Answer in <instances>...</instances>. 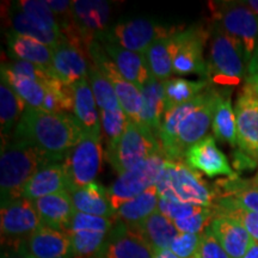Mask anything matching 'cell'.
I'll return each instance as SVG.
<instances>
[{
    "mask_svg": "<svg viewBox=\"0 0 258 258\" xmlns=\"http://www.w3.org/2000/svg\"><path fill=\"white\" fill-rule=\"evenodd\" d=\"M74 115L46 112L27 106L15 129L14 139L24 141L62 163L67 153L84 138Z\"/></svg>",
    "mask_w": 258,
    "mask_h": 258,
    "instance_id": "obj_1",
    "label": "cell"
},
{
    "mask_svg": "<svg viewBox=\"0 0 258 258\" xmlns=\"http://www.w3.org/2000/svg\"><path fill=\"white\" fill-rule=\"evenodd\" d=\"M51 163L59 161L24 141L14 139L3 145L0 156L2 205L23 198L24 188L31 177Z\"/></svg>",
    "mask_w": 258,
    "mask_h": 258,
    "instance_id": "obj_2",
    "label": "cell"
},
{
    "mask_svg": "<svg viewBox=\"0 0 258 258\" xmlns=\"http://www.w3.org/2000/svg\"><path fill=\"white\" fill-rule=\"evenodd\" d=\"M159 198L213 208L215 195L201 175L184 161L166 160L156 183Z\"/></svg>",
    "mask_w": 258,
    "mask_h": 258,
    "instance_id": "obj_3",
    "label": "cell"
},
{
    "mask_svg": "<svg viewBox=\"0 0 258 258\" xmlns=\"http://www.w3.org/2000/svg\"><path fill=\"white\" fill-rule=\"evenodd\" d=\"M249 62L243 43L212 23L207 60L209 80L222 86L237 85L247 74Z\"/></svg>",
    "mask_w": 258,
    "mask_h": 258,
    "instance_id": "obj_4",
    "label": "cell"
},
{
    "mask_svg": "<svg viewBox=\"0 0 258 258\" xmlns=\"http://www.w3.org/2000/svg\"><path fill=\"white\" fill-rule=\"evenodd\" d=\"M160 152V144L152 132L145 125L129 120L123 135L106 146L105 158L120 176Z\"/></svg>",
    "mask_w": 258,
    "mask_h": 258,
    "instance_id": "obj_5",
    "label": "cell"
},
{
    "mask_svg": "<svg viewBox=\"0 0 258 258\" xmlns=\"http://www.w3.org/2000/svg\"><path fill=\"white\" fill-rule=\"evenodd\" d=\"M177 30L151 18L122 19L108 28L98 38L99 43H111L123 49L145 54L157 40L169 36Z\"/></svg>",
    "mask_w": 258,
    "mask_h": 258,
    "instance_id": "obj_6",
    "label": "cell"
},
{
    "mask_svg": "<svg viewBox=\"0 0 258 258\" xmlns=\"http://www.w3.org/2000/svg\"><path fill=\"white\" fill-rule=\"evenodd\" d=\"M211 31L203 25H192L185 30H177L172 35L173 74L177 76H199L208 79L207 60L205 47Z\"/></svg>",
    "mask_w": 258,
    "mask_h": 258,
    "instance_id": "obj_7",
    "label": "cell"
},
{
    "mask_svg": "<svg viewBox=\"0 0 258 258\" xmlns=\"http://www.w3.org/2000/svg\"><path fill=\"white\" fill-rule=\"evenodd\" d=\"M209 8L213 23L243 43L250 61L258 47V16L244 2H215Z\"/></svg>",
    "mask_w": 258,
    "mask_h": 258,
    "instance_id": "obj_8",
    "label": "cell"
},
{
    "mask_svg": "<svg viewBox=\"0 0 258 258\" xmlns=\"http://www.w3.org/2000/svg\"><path fill=\"white\" fill-rule=\"evenodd\" d=\"M166 160L163 152L157 153L118 176L110 188L106 189L109 202L115 213L125 202L156 185Z\"/></svg>",
    "mask_w": 258,
    "mask_h": 258,
    "instance_id": "obj_9",
    "label": "cell"
},
{
    "mask_svg": "<svg viewBox=\"0 0 258 258\" xmlns=\"http://www.w3.org/2000/svg\"><path fill=\"white\" fill-rule=\"evenodd\" d=\"M89 60L96 64L106 79L111 83L121 108L129 120L141 124V111H143V95L134 84L129 83L120 73L114 61L106 54L99 42H92L86 50Z\"/></svg>",
    "mask_w": 258,
    "mask_h": 258,
    "instance_id": "obj_10",
    "label": "cell"
},
{
    "mask_svg": "<svg viewBox=\"0 0 258 258\" xmlns=\"http://www.w3.org/2000/svg\"><path fill=\"white\" fill-rule=\"evenodd\" d=\"M221 93L219 90L213 88L206 90L201 104L189 112L180 122L176 139L173 161L184 160L186 151L207 137Z\"/></svg>",
    "mask_w": 258,
    "mask_h": 258,
    "instance_id": "obj_11",
    "label": "cell"
},
{
    "mask_svg": "<svg viewBox=\"0 0 258 258\" xmlns=\"http://www.w3.org/2000/svg\"><path fill=\"white\" fill-rule=\"evenodd\" d=\"M102 137L85 134L82 141L63 159L69 177V189L80 188L95 182L102 166Z\"/></svg>",
    "mask_w": 258,
    "mask_h": 258,
    "instance_id": "obj_12",
    "label": "cell"
},
{
    "mask_svg": "<svg viewBox=\"0 0 258 258\" xmlns=\"http://www.w3.org/2000/svg\"><path fill=\"white\" fill-rule=\"evenodd\" d=\"M40 215L34 202L27 199L2 205V239L19 250L25 241L42 227Z\"/></svg>",
    "mask_w": 258,
    "mask_h": 258,
    "instance_id": "obj_13",
    "label": "cell"
},
{
    "mask_svg": "<svg viewBox=\"0 0 258 258\" xmlns=\"http://www.w3.org/2000/svg\"><path fill=\"white\" fill-rule=\"evenodd\" d=\"M72 14L80 42L86 53L90 44L98 41L108 30L111 3L103 0H76L73 2Z\"/></svg>",
    "mask_w": 258,
    "mask_h": 258,
    "instance_id": "obj_14",
    "label": "cell"
},
{
    "mask_svg": "<svg viewBox=\"0 0 258 258\" xmlns=\"http://www.w3.org/2000/svg\"><path fill=\"white\" fill-rule=\"evenodd\" d=\"M234 112L238 147L258 160V97L247 84L240 90Z\"/></svg>",
    "mask_w": 258,
    "mask_h": 258,
    "instance_id": "obj_15",
    "label": "cell"
},
{
    "mask_svg": "<svg viewBox=\"0 0 258 258\" xmlns=\"http://www.w3.org/2000/svg\"><path fill=\"white\" fill-rule=\"evenodd\" d=\"M103 258H153L154 250L135 227L116 221L109 232Z\"/></svg>",
    "mask_w": 258,
    "mask_h": 258,
    "instance_id": "obj_16",
    "label": "cell"
},
{
    "mask_svg": "<svg viewBox=\"0 0 258 258\" xmlns=\"http://www.w3.org/2000/svg\"><path fill=\"white\" fill-rule=\"evenodd\" d=\"M184 161L195 171H201L208 177L228 176V178L238 177L232 170L228 159L219 150L213 135H207L200 143L195 144L186 151Z\"/></svg>",
    "mask_w": 258,
    "mask_h": 258,
    "instance_id": "obj_17",
    "label": "cell"
},
{
    "mask_svg": "<svg viewBox=\"0 0 258 258\" xmlns=\"http://www.w3.org/2000/svg\"><path fill=\"white\" fill-rule=\"evenodd\" d=\"M90 60L88 54L70 42H63L53 48L51 71L57 79L67 85H74L88 79Z\"/></svg>",
    "mask_w": 258,
    "mask_h": 258,
    "instance_id": "obj_18",
    "label": "cell"
},
{
    "mask_svg": "<svg viewBox=\"0 0 258 258\" xmlns=\"http://www.w3.org/2000/svg\"><path fill=\"white\" fill-rule=\"evenodd\" d=\"M19 250L32 258H74L70 235L47 226L35 232Z\"/></svg>",
    "mask_w": 258,
    "mask_h": 258,
    "instance_id": "obj_19",
    "label": "cell"
},
{
    "mask_svg": "<svg viewBox=\"0 0 258 258\" xmlns=\"http://www.w3.org/2000/svg\"><path fill=\"white\" fill-rule=\"evenodd\" d=\"M213 234L231 258H243L252 238L239 222L225 215L214 214L209 225Z\"/></svg>",
    "mask_w": 258,
    "mask_h": 258,
    "instance_id": "obj_20",
    "label": "cell"
},
{
    "mask_svg": "<svg viewBox=\"0 0 258 258\" xmlns=\"http://www.w3.org/2000/svg\"><path fill=\"white\" fill-rule=\"evenodd\" d=\"M69 188V177L63 163H51L42 167L25 185L23 199L35 200L64 191Z\"/></svg>",
    "mask_w": 258,
    "mask_h": 258,
    "instance_id": "obj_21",
    "label": "cell"
},
{
    "mask_svg": "<svg viewBox=\"0 0 258 258\" xmlns=\"http://www.w3.org/2000/svg\"><path fill=\"white\" fill-rule=\"evenodd\" d=\"M32 202L40 215L42 225L66 232L67 226L76 212L67 190L44 196Z\"/></svg>",
    "mask_w": 258,
    "mask_h": 258,
    "instance_id": "obj_22",
    "label": "cell"
},
{
    "mask_svg": "<svg viewBox=\"0 0 258 258\" xmlns=\"http://www.w3.org/2000/svg\"><path fill=\"white\" fill-rule=\"evenodd\" d=\"M73 90V112L79 122L84 133L95 137H102L101 120L97 110V103L88 79H83L72 85Z\"/></svg>",
    "mask_w": 258,
    "mask_h": 258,
    "instance_id": "obj_23",
    "label": "cell"
},
{
    "mask_svg": "<svg viewBox=\"0 0 258 258\" xmlns=\"http://www.w3.org/2000/svg\"><path fill=\"white\" fill-rule=\"evenodd\" d=\"M110 59L120 71V73L128 80L134 84L139 90L145 86V84L151 78L150 70L146 62L145 54L135 53L111 43H101Z\"/></svg>",
    "mask_w": 258,
    "mask_h": 258,
    "instance_id": "obj_24",
    "label": "cell"
},
{
    "mask_svg": "<svg viewBox=\"0 0 258 258\" xmlns=\"http://www.w3.org/2000/svg\"><path fill=\"white\" fill-rule=\"evenodd\" d=\"M9 55L16 61H27L51 69L53 48L35 38L9 31L6 34Z\"/></svg>",
    "mask_w": 258,
    "mask_h": 258,
    "instance_id": "obj_25",
    "label": "cell"
},
{
    "mask_svg": "<svg viewBox=\"0 0 258 258\" xmlns=\"http://www.w3.org/2000/svg\"><path fill=\"white\" fill-rule=\"evenodd\" d=\"M77 212L103 218H115V211L109 202L106 189L97 183L67 190Z\"/></svg>",
    "mask_w": 258,
    "mask_h": 258,
    "instance_id": "obj_26",
    "label": "cell"
},
{
    "mask_svg": "<svg viewBox=\"0 0 258 258\" xmlns=\"http://www.w3.org/2000/svg\"><path fill=\"white\" fill-rule=\"evenodd\" d=\"M143 95V111H141V124L154 134L158 139L164 115H165V93L164 82L157 80L151 76L148 82L141 89Z\"/></svg>",
    "mask_w": 258,
    "mask_h": 258,
    "instance_id": "obj_27",
    "label": "cell"
},
{
    "mask_svg": "<svg viewBox=\"0 0 258 258\" xmlns=\"http://www.w3.org/2000/svg\"><path fill=\"white\" fill-rule=\"evenodd\" d=\"M9 18L12 31L17 32L19 35H25V36L35 38V40L40 41L51 48H55L63 42H67L66 37L60 30L51 29L47 27L46 24L36 21V19L29 17L15 4L10 9Z\"/></svg>",
    "mask_w": 258,
    "mask_h": 258,
    "instance_id": "obj_28",
    "label": "cell"
},
{
    "mask_svg": "<svg viewBox=\"0 0 258 258\" xmlns=\"http://www.w3.org/2000/svg\"><path fill=\"white\" fill-rule=\"evenodd\" d=\"M135 228L143 234L153 250L170 249L171 244L179 234L173 221L159 211L145 219L143 222L135 226Z\"/></svg>",
    "mask_w": 258,
    "mask_h": 258,
    "instance_id": "obj_29",
    "label": "cell"
},
{
    "mask_svg": "<svg viewBox=\"0 0 258 258\" xmlns=\"http://www.w3.org/2000/svg\"><path fill=\"white\" fill-rule=\"evenodd\" d=\"M159 199L156 185L151 186L146 191L122 205L115 213L116 221L135 227L158 211Z\"/></svg>",
    "mask_w": 258,
    "mask_h": 258,
    "instance_id": "obj_30",
    "label": "cell"
},
{
    "mask_svg": "<svg viewBox=\"0 0 258 258\" xmlns=\"http://www.w3.org/2000/svg\"><path fill=\"white\" fill-rule=\"evenodd\" d=\"M212 129L218 140L228 144L232 147L238 146L237 122H235L234 109L231 103L230 91L221 93L213 116Z\"/></svg>",
    "mask_w": 258,
    "mask_h": 258,
    "instance_id": "obj_31",
    "label": "cell"
},
{
    "mask_svg": "<svg viewBox=\"0 0 258 258\" xmlns=\"http://www.w3.org/2000/svg\"><path fill=\"white\" fill-rule=\"evenodd\" d=\"M211 83V80L208 79H201L198 82L183 78H170L165 80L164 82L165 112L201 95L209 89Z\"/></svg>",
    "mask_w": 258,
    "mask_h": 258,
    "instance_id": "obj_32",
    "label": "cell"
},
{
    "mask_svg": "<svg viewBox=\"0 0 258 258\" xmlns=\"http://www.w3.org/2000/svg\"><path fill=\"white\" fill-rule=\"evenodd\" d=\"M172 35L157 40L145 53L151 76L160 82L170 79L173 74Z\"/></svg>",
    "mask_w": 258,
    "mask_h": 258,
    "instance_id": "obj_33",
    "label": "cell"
},
{
    "mask_svg": "<svg viewBox=\"0 0 258 258\" xmlns=\"http://www.w3.org/2000/svg\"><path fill=\"white\" fill-rule=\"evenodd\" d=\"M2 79L11 86V89L17 93L27 106L42 110L47 93V86L44 84L10 72L4 66H2Z\"/></svg>",
    "mask_w": 258,
    "mask_h": 258,
    "instance_id": "obj_34",
    "label": "cell"
},
{
    "mask_svg": "<svg viewBox=\"0 0 258 258\" xmlns=\"http://www.w3.org/2000/svg\"><path fill=\"white\" fill-rule=\"evenodd\" d=\"M27 109V104L19 98L11 86L2 79L0 84V123H2V137L8 138L15 125L17 127L22 115ZM16 129V128H15Z\"/></svg>",
    "mask_w": 258,
    "mask_h": 258,
    "instance_id": "obj_35",
    "label": "cell"
},
{
    "mask_svg": "<svg viewBox=\"0 0 258 258\" xmlns=\"http://www.w3.org/2000/svg\"><path fill=\"white\" fill-rule=\"evenodd\" d=\"M214 214L225 215L238 221L249 232L251 238L258 241V214L244 208L231 196L217 198L213 205Z\"/></svg>",
    "mask_w": 258,
    "mask_h": 258,
    "instance_id": "obj_36",
    "label": "cell"
},
{
    "mask_svg": "<svg viewBox=\"0 0 258 258\" xmlns=\"http://www.w3.org/2000/svg\"><path fill=\"white\" fill-rule=\"evenodd\" d=\"M88 80L99 111H115L121 109L120 102L111 83L91 61H90Z\"/></svg>",
    "mask_w": 258,
    "mask_h": 258,
    "instance_id": "obj_37",
    "label": "cell"
},
{
    "mask_svg": "<svg viewBox=\"0 0 258 258\" xmlns=\"http://www.w3.org/2000/svg\"><path fill=\"white\" fill-rule=\"evenodd\" d=\"M109 233L80 231L70 233L74 258H90L103 250Z\"/></svg>",
    "mask_w": 258,
    "mask_h": 258,
    "instance_id": "obj_38",
    "label": "cell"
},
{
    "mask_svg": "<svg viewBox=\"0 0 258 258\" xmlns=\"http://www.w3.org/2000/svg\"><path fill=\"white\" fill-rule=\"evenodd\" d=\"M115 218H103L96 217V215L85 214V213L74 212L72 219H71L69 226H67L66 233H74L80 231L90 232H101V233H109L114 227Z\"/></svg>",
    "mask_w": 258,
    "mask_h": 258,
    "instance_id": "obj_39",
    "label": "cell"
},
{
    "mask_svg": "<svg viewBox=\"0 0 258 258\" xmlns=\"http://www.w3.org/2000/svg\"><path fill=\"white\" fill-rule=\"evenodd\" d=\"M102 134L106 140V146L117 141L127 128L129 118L124 114L123 109L115 111H99Z\"/></svg>",
    "mask_w": 258,
    "mask_h": 258,
    "instance_id": "obj_40",
    "label": "cell"
},
{
    "mask_svg": "<svg viewBox=\"0 0 258 258\" xmlns=\"http://www.w3.org/2000/svg\"><path fill=\"white\" fill-rule=\"evenodd\" d=\"M15 5L29 17L36 19V21L46 24L47 27L51 29L60 30L56 16L51 11L47 2H43V0H21V2L15 3Z\"/></svg>",
    "mask_w": 258,
    "mask_h": 258,
    "instance_id": "obj_41",
    "label": "cell"
},
{
    "mask_svg": "<svg viewBox=\"0 0 258 258\" xmlns=\"http://www.w3.org/2000/svg\"><path fill=\"white\" fill-rule=\"evenodd\" d=\"M2 66H4L10 72L25 77V78L36 80V82L44 84V85H47L55 77L51 69H47V67L40 66L36 63L27 62V61H14V62L10 63H3Z\"/></svg>",
    "mask_w": 258,
    "mask_h": 258,
    "instance_id": "obj_42",
    "label": "cell"
},
{
    "mask_svg": "<svg viewBox=\"0 0 258 258\" xmlns=\"http://www.w3.org/2000/svg\"><path fill=\"white\" fill-rule=\"evenodd\" d=\"M214 218V209L206 207L203 211L191 217L173 220L176 228L179 233H190V234H202L211 225Z\"/></svg>",
    "mask_w": 258,
    "mask_h": 258,
    "instance_id": "obj_43",
    "label": "cell"
},
{
    "mask_svg": "<svg viewBox=\"0 0 258 258\" xmlns=\"http://www.w3.org/2000/svg\"><path fill=\"white\" fill-rule=\"evenodd\" d=\"M205 208L206 207H202V206L191 205V203L172 202L164 199H159V205H158V211L172 221L191 217L196 213L203 211Z\"/></svg>",
    "mask_w": 258,
    "mask_h": 258,
    "instance_id": "obj_44",
    "label": "cell"
},
{
    "mask_svg": "<svg viewBox=\"0 0 258 258\" xmlns=\"http://www.w3.org/2000/svg\"><path fill=\"white\" fill-rule=\"evenodd\" d=\"M202 234L179 233L171 244L170 250L179 258H198Z\"/></svg>",
    "mask_w": 258,
    "mask_h": 258,
    "instance_id": "obj_45",
    "label": "cell"
},
{
    "mask_svg": "<svg viewBox=\"0 0 258 258\" xmlns=\"http://www.w3.org/2000/svg\"><path fill=\"white\" fill-rule=\"evenodd\" d=\"M198 258H231L213 234L211 227L202 233Z\"/></svg>",
    "mask_w": 258,
    "mask_h": 258,
    "instance_id": "obj_46",
    "label": "cell"
},
{
    "mask_svg": "<svg viewBox=\"0 0 258 258\" xmlns=\"http://www.w3.org/2000/svg\"><path fill=\"white\" fill-rule=\"evenodd\" d=\"M47 3L51 9V11L54 12V15L56 16L57 23L72 17L73 2H70V0H49Z\"/></svg>",
    "mask_w": 258,
    "mask_h": 258,
    "instance_id": "obj_47",
    "label": "cell"
},
{
    "mask_svg": "<svg viewBox=\"0 0 258 258\" xmlns=\"http://www.w3.org/2000/svg\"><path fill=\"white\" fill-rule=\"evenodd\" d=\"M234 157V166L237 169H254L257 159L250 157L249 154L244 153L243 151H239V152L235 153Z\"/></svg>",
    "mask_w": 258,
    "mask_h": 258,
    "instance_id": "obj_48",
    "label": "cell"
},
{
    "mask_svg": "<svg viewBox=\"0 0 258 258\" xmlns=\"http://www.w3.org/2000/svg\"><path fill=\"white\" fill-rule=\"evenodd\" d=\"M256 73H258V47L256 48V50H254L252 57H251L249 70H247V74H249V76Z\"/></svg>",
    "mask_w": 258,
    "mask_h": 258,
    "instance_id": "obj_49",
    "label": "cell"
},
{
    "mask_svg": "<svg viewBox=\"0 0 258 258\" xmlns=\"http://www.w3.org/2000/svg\"><path fill=\"white\" fill-rule=\"evenodd\" d=\"M243 258H258V241L257 240L252 239L249 249H247L246 253L244 254Z\"/></svg>",
    "mask_w": 258,
    "mask_h": 258,
    "instance_id": "obj_50",
    "label": "cell"
},
{
    "mask_svg": "<svg viewBox=\"0 0 258 258\" xmlns=\"http://www.w3.org/2000/svg\"><path fill=\"white\" fill-rule=\"evenodd\" d=\"M153 258H179V257H177L170 249H163V250H154Z\"/></svg>",
    "mask_w": 258,
    "mask_h": 258,
    "instance_id": "obj_51",
    "label": "cell"
},
{
    "mask_svg": "<svg viewBox=\"0 0 258 258\" xmlns=\"http://www.w3.org/2000/svg\"><path fill=\"white\" fill-rule=\"evenodd\" d=\"M246 84H247V85H250L251 88H252L254 93H256L257 97H258V73L247 76Z\"/></svg>",
    "mask_w": 258,
    "mask_h": 258,
    "instance_id": "obj_52",
    "label": "cell"
},
{
    "mask_svg": "<svg viewBox=\"0 0 258 258\" xmlns=\"http://www.w3.org/2000/svg\"><path fill=\"white\" fill-rule=\"evenodd\" d=\"M244 4L258 16V0H247V2H244Z\"/></svg>",
    "mask_w": 258,
    "mask_h": 258,
    "instance_id": "obj_53",
    "label": "cell"
},
{
    "mask_svg": "<svg viewBox=\"0 0 258 258\" xmlns=\"http://www.w3.org/2000/svg\"><path fill=\"white\" fill-rule=\"evenodd\" d=\"M6 258H32L31 256H29L28 253H25L24 251L22 250H16L11 256H8Z\"/></svg>",
    "mask_w": 258,
    "mask_h": 258,
    "instance_id": "obj_54",
    "label": "cell"
},
{
    "mask_svg": "<svg viewBox=\"0 0 258 258\" xmlns=\"http://www.w3.org/2000/svg\"><path fill=\"white\" fill-rule=\"evenodd\" d=\"M95 258H103V257H101V256H99V257H95Z\"/></svg>",
    "mask_w": 258,
    "mask_h": 258,
    "instance_id": "obj_55",
    "label": "cell"
}]
</instances>
